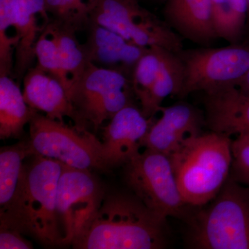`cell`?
<instances>
[{"label": "cell", "mask_w": 249, "mask_h": 249, "mask_svg": "<svg viewBox=\"0 0 249 249\" xmlns=\"http://www.w3.org/2000/svg\"><path fill=\"white\" fill-rule=\"evenodd\" d=\"M184 80V67L178 54L163 49L160 73L142 114L150 119L160 111L163 100L169 96H178Z\"/></svg>", "instance_id": "cell-20"}, {"label": "cell", "mask_w": 249, "mask_h": 249, "mask_svg": "<svg viewBox=\"0 0 249 249\" xmlns=\"http://www.w3.org/2000/svg\"><path fill=\"white\" fill-rule=\"evenodd\" d=\"M34 155L29 140L0 150V219L7 217L16 200L24 160Z\"/></svg>", "instance_id": "cell-19"}, {"label": "cell", "mask_w": 249, "mask_h": 249, "mask_svg": "<svg viewBox=\"0 0 249 249\" xmlns=\"http://www.w3.org/2000/svg\"><path fill=\"white\" fill-rule=\"evenodd\" d=\"M29 124V140L34 155L77 169L107 170L101 158V142L87 129L76 124L70 127L38 112Z\"/></svg>", "instance_id": "cell-8"}, {"label": "cell", "mask_w": 249, "mask_h": 249, "mask_svg": "<svg viewBox=\"0 0 249 249\" xmlns=\"http://www.w3.org/2000/svg\"><path fill=\"white\" fill-rule=\"evenodd\" d=\"M232 165L230 176L249 186V134H240L232 140Z\"/></svg>", "instance_id": "cell-27"}, {"label": "cell", "mask_w": 249, "mask_h": 249, "mask_svg": "<svg viewBox=\"0 0 249 249\" xmlns=\"http://www.w3.org/2000/svg\"><path fill=\"white\" fill-rule=\"evenodd\" d=\"M105 196L102 184L91 171L62 163L56 201L60 247L71 246L81 235L101 207Z\"/></svg>", "instance_id": "cell-10"}, {"label": "cell", "mask_w": 249, "mask_h": 249, "mask_svg": "<svg viewBox=\"0 0 249 249\" xmlns=\"http://www.w3.org/2000/svg\"><path fill=\"white\" fill-rule=\"evenodd\" d=\"M161 116L154 121L142 140V147L171 155L191 137L201 134L206 124L199 109L186 103L160 107Z\"/></svg>", "instance_id": "cell-12"}, {"label": "cell", "mask_w": 249, "mask_h": 249, "mask_svg": "<svg viewBox=\"0 0 249 249\" xmlns=\"http://www.w3.org/2000/svg\"><path fill=\"white\" fill-rule=\"evenodd\" d=\"M37 112L11 76H0V139H19Z\"/></svg>", "instance_id": "cell-18"}, {"label": "cell", "mask_w": 249, "mask_h": 249, "mask_svg": "<svg viewBox=\"0 0 249 249\" xmlns=\"http://www.w3.org/2000/svg\"><path fill=\"white\" fill-rule=\"evenodd\" d=\"M22 232L14 228L0 226V249H31L32 244L23 237Z\"/></svg>", "instance_id": "cell-28"}, {"label": "cell", "mask_w": 249, "mask_h": 249, "mask_svg": "<svg viewBox=\"0 0 249 249\" xmlns=\"http://www.w3.org/2000/svg\"><path fill=\"white\" fill-rule=\"evenodd\" d=\"M229 176L214 199L187 222L189 248L249 249V188Z\"/></svg>", "instance_id": "cell-4"}, {"label": "cell", "mask_w": 249, "mask_h": 249, "mask_svg": "<svg viewBox=\"0 0 249 249\" xmlns=\"http://www.w3.org/2000/svg\"><path fill=\"white\" fill-rule=\"evenodd\" d=\"M237 88L240 90L242 92L245 94L249 95V70L246 73L244 78L239 82L237 85Z\"/></svg>", "instance_id": "cell-29"}, {"label": "cell", "mask_w": 249, "mask_h": 249, "mask_svg": "<svg viewBox=\"0 0 249 249\" xmlns=\"http://www.w3.org/2000/svg\"><path fill=\"white\" fill-rule=\"evenodd\" d=\"M152 118L147 119L141 109L131 105L118 111L102 127L101 158L106 169L125 164L140 152L142 140L155 121Z\"/></svg>", "instance_id": "cell-11"}, {"label": "cell", "mask_w": 249, "mask_h": 249, "mask_svg": "<svg viewBox=\"0 0 249 249\" xmlns=\"http://www.w3.org/2000/svg\"><path fill=\"white\" fill-rule=\"evenodd\" d=\"M23 95L26 102L53 120L64 122L65 117L75 120L69 93L59 80L38 66L31 67L23 78Z\"/></svg>", "instance_id": "cell-15"}, {"label": "cell", "mask_w": 249, "mask_h": 249, "mask_svg": "<svg viewBox=\"0 0 249 249\" xmlns=\"http://www.w3.org/2000/svg\"><path fill=\"white\" fill-rule=\"evenodd\" d=\"M177 54L184 67L180 98L196 91L208 93L237 87L249 70V46L182 49Z\"/></svg>", "instance_id": "cell-9"}, {"label": "cell", "mask_w": 249, "mask_h": 249, "mask_svg": "<svg viewBox=\"0 0 249 249\" xmlns=\"http://www.w3.org/2000/svg\"><path fill=\"white\" fill-rule=\"evenodd\" d=\"M232 140L213 132L191 137L169 156L187 204L201 207L215 197L230 176Z\"/></svg>", "instance_id": "cell-3"}, {"label": "cell", "mask_w": 249, "mask_h": 249, "mask_svg": "<svg viewBox=\"0 0 249 249\" xmlns=\"http://www.w3.org/2000/svg\"><path fill=\"white\" fill-rule=\"evenodd\" d=\"M212 0H166L165 22L195 43L207 46L218 38L211 17Z\"/></svg>", "instance_id": "cell-17"}, {"label": "cell", "mask_w": 249, "mask_h": 249, "mask_svg": "<svg viewBox=\"0 0 249 249\" xmlns=\"http://www.w3.org/2000/svg\"><path fill=\"white\" fill-rule=\"evenodd\" d=\"M124 169L127 186L152 212L164 219L173 217L188 222L196 207L183 199L168 156L145 148Z\"/></svg>", "instance_id": "cell-5"}, {"label": "cell", "mask_w": 249, "mask_h": 249, "mask_svg": "<svg viewBox=\"0 0 249 249\" xmlns=\"http://www.w3.org/2000/svg\"><path fill=\"white\" fill-rule=\"evenodd\" d=\"M62 163L34 155L23 168L14 205L0 226L18 229L46 247H60L57 222V189Z\"/></svg>", "instance_id": "cell-2"}, {"label": "cell", "mask_w": 249, "mask_h": 249, "mask_svg": "<svg viewBox=\"0 0 249 249\" xmlns=\"http://www.w3.org/2000/svg\"><path fill=\"white\" fill-rule=\"evenodd\" d=\"M204 93L205 120L211 131L229 137L249 134V95L236 86Z\"/></svg>", "instance_id": "cell-14"}, {"label": "cell", "mask_w": 249, "mask_h": 249, "mask_svg": "<svg viewBox=\"0 0 249 249\" xmlns=\"http://www.w3.org/2000/svg\"><path fill=\"white\" fill-rule=\"evenodd\" d=\"M36 56L37 66L59 80L70 93L72 85L71 78L64 70L55 43L45 29L36 43Z\"/></svg>", "instance_id": "cell-25"}, {"label": "cell", "mask_w": 249, "mask_h": 249, "mask_svg": "<svg viewBox=\"0 0 249 249\" xmlns=\"http://www.w3.org/2000/svg\"><path fill=\"white\" fill-rule=\"evenodd\" d=\"M89 18L90 22L114 31L134 45L163 47L175 53L183 49L181 36L136 0H95Z\"/></svg>", "instance_id": "cell-7"}, {"label": "cell", "mask_w": 249, "mask_h": 249, "mask_svg": "<svg viewBox=\"0 0 249 249\" xmlns=\"http://www.w3.org/2000/svg\"><path fill=\"white\" fill-rule=\"evenodd\" d=\"M163 49L160 47H150L137 62L132 72V89L140 102L142 111L147 106L150 92L160 73Z\"/></svg>", "instance_id": "cell-23"}, {"label": "cell", "mask_w": 249, "mask_h": 249, "mask_svg": "<svg viewBox=\"0 0 249 249\" xmlns=\"http://www.w3.org/2000/svg\"><path fill=\"white\" fill-rule=\"evenodd\" d=\"M167 219L159 217L137 196L106 195L88 227L73 241L78 249H160L168 245Z\"/></svg>", "instance_id": "cell-1"}, {"label": "cell", "mask_w": 249, "mask_h": 249, "mask_svg": "<svg viewBox=\"0 0 249 249\" xmlns=\"http://www.w3.org/2000/svg\"><path fill=\"white\" fill-rule=\"evenodd\" d=\"M46 9L53 19L76 28L87 29L90 23L91 5L83 0H45Z\"/></svg>", "instance_id": "cell-26"}, {"label": "cell", "mask_w": 249, "mask_h": 249, "mask_svg": "<svg viewBox=\"0 0 249 249\" xmlns=\"http://www.w3.org/2000/svg\"><path fill=\"white\" fill-rule=\"evenodd\" d=\"M18 0H0V76H11L14 69L13 49L19 41L18 35L9 36L14 28Z\"/></svg>", "instance_id": "cell-24"}, {"label": "cell", "mask_w": 249, "mask_h": 249, "mask_svg": "<svg viewBox=\"0 0 249 249\" xmlns=\"http://www.w3.org/2000/svg\"><path fill=\"white\" fill-rule=\"evenodd\" d=\"M69 96L74 109L75 124L85 129L91 127L96 132L118 111L134 105L135 95L130 77L88 62L72 83Z\"/></svg>", "instance_id": "cell-6"}, {"label": "cell", "mask_w": 249, "mask_h": 249, "mask_svg": "<svg viewBox=\"0 0 249 249\" xmlns=\"http://www.w3.org/2000/svg\"><path fill=\"white\" fill-rule=\"evenodd\" d=\"M247 3H248V18H247V27L249 28V0H247Z\"/></svg>", "instance_id": "cell-30"}, {"label": "cell", "mask_w": 249, "mask_h": 249, "mask_svg": "<svg viewBox=\"0 0 249 249\" xmlns=\"http://www.w3.org/2000/svg\"><path fill=\"white\" fill-rule=\"evenodd\" d=\"M83 44L87 61L96 66L123 72L132 78L134 67L149 48L129 42L114 31L90 22Z\"/></svg>", "instance_id": "cell-13"}, {"label": "cell", "mask_w": 249, "mask_h": 249, "mask_svg": "<svg viewBox=\"0 0 249 249\" xmlns=\"http://www.w3.org/2000/svg\"><path fill=\"white\" fill-rule=\"evenodd\" d=\"M211 17L218 38L236 45L247 27V0H212Z\"/></svg>", "instance_id": "cell-22"}, {"label": "cell", "mask_w": 249, "mask_h": 249, "mask_svg": "<svg viewBox=\"0 0 249 249\" xmlns=\"http://www.w3.org/2000/svg\"><path fill=\"white\" fill-rule=\"evenodd\" d=\"M42 18L46 25L51 21L45 0H18L14 29L19 41L16 47L11 77L19 81L36 59V47L44 27L39 24Z\"/></svg>", "instance_id": "cell-16"}, {"label": "cell", "mask_w": 249, "mask_h": 249, "mask_svg": "<svg viewBox=\"0 0 249 249\" xmlns=\"http://www.w3.org/2000/svg\"><path fill=\"white\" fill-rule=\"evenodd\" d=\"M44 29L55 43L64 70L73 83L82 74L88 63L83 44L80 43L76 37L78 31L53 19Z\"/></svg>", "instance_id": "cell-21"}]
</instances>
